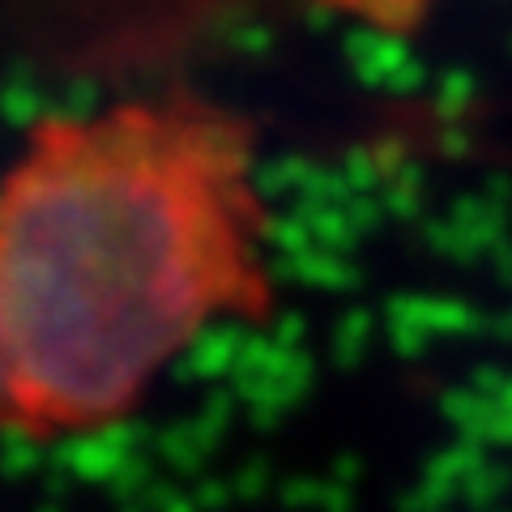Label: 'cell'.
Returning <instances> with one entry per match:
<instances>
[{
  "instance_id": "obj_1",
  "label": "cell",
  "mask_w": 512,
  "mask_h": 512,
  "mask_svg": "<svg viewBox=\"0 0 512 512\" xmlns=\"http://www.w3.org/2000/svg\"><path fill=\"white\" fill-rule=\"evenodd\" d=\"M261 303L244 124L171 99L47 120L0 180V431L111 427L184 346Z\"/></svg>"
}]
</instances>
